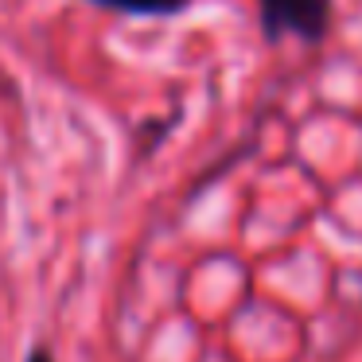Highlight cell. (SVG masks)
Wrapping results in <instances>:
<instances>
[{
  "mask_svg": "<svg viewBox=\"0 0 362 362\" xmlns=\"http://www.w3.org/2000/svg\"><path fill=\"white\" fill-rule=\"evenodd\" d=\"M257 16L269 43L288 35L300 43H323L331 32V0H257Z\"/></svg>",
  "mask_w": 362,
  "mask_h": 362,
  "instance_id": "obj_1",
  "label": "cell"
},
{
  "mask_svg": "<svg viewBox=\"0 0 362 362\" xmlns=\"http://www.w3.org/2000/svg\"><path fill=\"white\" fill-rule=\"evenodd\" d=\"M94 4L125 12V16H180L191 8V0H94Z\"/></svg>",
  "mask_w": 362,
  "mask_h": 362,
  "instance_id": "obj_2",
  "label": "cell"
},
{
  "mask_svg": "<svg viewBox=\"0 0 362 362\" xmlns=\"http://www.w3.org/2000/svg\"><path fill=\"white\" fill-rule=\"evenodd\" d=\"M28 362H55V358H51V351H47V346H35V351L28 354Z\"/></svg>",
  "mask_w": 362,
  "mask_h": 362,
  "instance_id": "obj_3",
  "label": "cell"
}]
</instances>
